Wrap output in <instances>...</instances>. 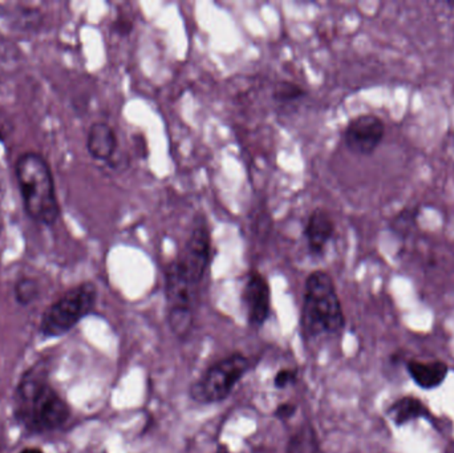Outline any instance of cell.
Returning <instances> with one entry per match:
<instances>
[{
	"label": "cell",
	"instance_id": "1",
	"mask_svg": "<svg viewBox=\"0 0 454 453\" xmlns=\"http://www.w3.org/2000/svg\"><path fill=\"white\" fill-rule=\"evenodd\" d=\"M13 414L29 433H47L68 422L71 409L42 371L29 370L16 387Z\"/></svg>",
	"mask_w": 454,
	"mask_h": 453
},
{
	"label": "cell",
	"instance_id": "2",
	"mask_svg": "<svg viewBox=\"0 0 454 453\" xmlns=\"http://www.w3.org/2000/svg\"><path fill=\"white\" fill-rule=\"evenodd\" d=\"M15 176L27 215L40 225H55L61 210L47 160L36 152H24L16 161Z\"/></svg>",
	"mask_w": 454,
	"mask_h": 453
},
{
	"label": "cell",
	"instance_id": "3",
	"mask_svg": "<svg viewBox=\"0 0 454 453\" xmlns=\"http://www.w3.org/2000/svg\"><path fill=\"white\" fill-rule=\"evenodd\" d=\"M346 327L343 306L330 274L315 270L304 282L301 329L304 338L314 340L338 335Z\"/></svg>",
	"mask_w": 454,
	"mask_h": 453
},
{
	"label": "cell",
	"instance_id": "4",
	"mask_svg": "<svg viewBox=\"0 0 454 453\" xmlns=\"http://www.w3.org/2000/svg\"><path fill=\"white\" fill-rule=\"evenodd\" d=\"M212 263V230L204 215L194 217L185 244L165 270L175 274L192 289H199Z\"/></svg>",
	"mask_w": 454,
	"mask_h": 453
},
{
	"label": "cell",
	"instance_id": "5",
	"mask_svg": "<svg viewBox=\"0 0 454 453\" xmlns=\"http://www.w3.org/2000/svg\"><path fill=\"white\" fill-rule=\"evenodd\" d=\"M96 302L98 287L92 282H82L67 290L43 314L40 332L47 338L63 337L92 313Z\"/></svg>",
	"mask_w": 454,
	"mask_h": 453
},
{
	"label": "cell",
	"instance_id": "6",
	"mask_svg": "<svg viewBox=\"0 0 454 453\" xmlns=\"http://www.w3.org/2000/svg\"><path fill=\"white\" fill-rule=\"evenodd\" d=\"M248 370V361L243 354H232L213 364L204 377L192 387V398L204 404L225 401Z\"/></svg>",
	"mask_w": 454,
	"mask_h": 453
},
{
	"label": "cell",
	"instance_id": "7",
	"mask_svg": "<svg viewBox=\"0 0 454 453\" xmlns=\"http://www.w3.org/2000/svg\"><path fill=\"white\" fill-rule=\"evenodd\" d=\"M386 125L376 114H360L344 128L343 141L346 148L357 156H371L383 143Z\"/></svg>",
	"mask_w": 454,
	"mask_h": 453
},
{
	"label": "cell",
	"instance_id": "8",
	"mask_svg": "<svg viewBox=\"0 0 454 453\" xmlns=\"http://www.w3.org/2000/svg\"><path fill=\"white\" fill-rule=\"evenodd\" d=\"M242 302L248 322L261 327L271 311V290L269 282L259 271H250L242 290Z\"/></svg>",
	"mask_w": 454,
	"mask_h": 453
},
{
	"label": "cell",
	"instance_id": "9",
	"mask_svg": "<svg viewBox=\"0 0 454 453\" xmlns=\"http://www.w3.org/2000/svg\"><path fill=\"white\" fill-rule=\"evenodd\" d=\"M336 233L335 221L330 212L317 207L309 213L304 226L307 250L312 258H323Z\"/></svg>",
	"mask_w": 454,
	"mask_h": 453
},
{
	"label": "cell",
	"instance_id": "10",
	"mask_svg": "<svg viewBox=\"0 0 454 453\" xmlns=\"http://www.w3.org/2000/svg\"><path fill=\"white\" fill-rule=\"evenodd\" d=\"M85 146L96 161L111 162L119 148L116 130L106 122H93L88 130Z\"/></svg>",
	"mask_w": 454,
	"mask_h": 453
},
{
	"label": "cell",
	"instance_id": "11",
	"mask_svg": "<svg viewBox=\"0 0 454 453\" xmlns=\"http://www.w3.org/2000/svg\"><path fill=\"white\" fill-rule=\"evenodd\" d=\"M407 371L419 387L429 391L442 386L450 374V367L442 361L423 362L411 359L407 362Z\"/></svg>",
	"mask_w": 454,
	"mask_h": 453
},
{
	"label": "cell",
	"instance_id": "12",
	"mask_svg": "<svg viewBox=\"0 0 454 453\" xmlns=\"http://www.w3.org/2000/svg\"><path fill=\"white\" fill-rule=\"evenodd\" d=\"M387 415L397 427H403V426L410 425L411 422L419 419H429L434 422V418L428 407L420 399L413 398V396L397 399L387 410Z\"/></svg>",
	"mask_w": 454,
	"mask_h": 453
},
{
	"label": "cell",
	"instance_id": "13",
	"mask_svg": "<svg viewBox=\"0 0 454 453\" xmlns=\"http://www.w3.org/2000/svg\"><path fill=\"white\" fill-rule=\"evenodd\" d=\"M286 453H323L317 431L309 423L301 426L291 436Z\"/></svg>",
	"mask_w": 454,
	"mask_h": 453
},
{
	"label": "cell",
	"instance_id": "14",
	"mask_svg": "<svg viewBox=\"0 0 454 453\" xmlns=\"http://www.w3.org/2000/svg\"><path fill=\"white\" fill-rule=\"evenodd\" d=\"M307 92L298 82L282 80L272 90V98L280 106L296 105L306 98Z\"/></svg>",
	"mask_w": 454,
	"mask_h": 453
},
{
	"label": "cell",
	"instance_id": "15",
	"mask_svg": "<svg viewBox=\"0 0 454 453\" xmlns=\"http://www.w3.org/2000/svg\"><path fill=\"white\" fill-rule=\"evenodd\" d=\"M13 295H15L16 302L21 306H29L39 298L40 285L36 279L23 277L18 279L13 287Z\"/></svg>",
	"mask_w": 454,
	"mask_h": 453
},
{
	"label": "cell",
	"instance_id": "16",
	"mask_svg": "<svg viewBox=\"0 0 454 453\" xmlns=\"http://www.w3.org/2000/svg\"><path fill=\"white\" fill-rule=\"evenodd\" d=\"M419 210L418 209H407L404 212L400 213L397 217L394 218L391 223V228L394 229L396 233L407 234L412 230L416 226V221H418Z\"/></svg>",
	"mask_w": 454,
	"mask_h": 453
},
{
	"label": "cell",
	"instance_id": "17",
	"mask_svg": "<svg viewBox=\"0 0 454 453\" xmlns=\"http://www.w3.org/2000/svg\"><path fill=\"white\" fill-rule=\"evenodd\" d=\"M296 382V371L295 370H280L277 372L274 378V386L279 390L283 388L290 387L294 383Z\"/></svg>",
	"mask_w": 454,
	"mask_h": 453
},
{
	"label": "cell",
	"instance_id": "18",
	"mask_svg": "<svg viewBox=\"0 0 454 453\" xmlns=\"http://www.w3.org/2000/svg\"><path fill=\"white\" fill-rule=\"evenodd\" d=\"M114 31L121 36H128L133 31V20L129 18L120 16L114 24Z\"/></svg>",
	"mask_w": 454,
	"mask_h": 453
},
{
	"label": "cell",
	"instance_id": "19",
	"mask_svg": "<svg viewBox=\"0 0 454 453\" xmlns=\"http://www.w3.org/2000/svg\"><path fill=\"white\" fill-rule=\"evenodd\" d=\"M296 410H298V407H296L295 404H280V406L278 407L277 411H275V417L280 420H288L296 414Z\"/></svg>",
	"mask_w": 454,
	"mask_h": 453
},
{
	"label": "cell",
	"instance_id": "20",
	"mask_svg": "<svg viewBox=\"0 0 454 453\" xmlns=\"http://www.w3.org/2000/svg\"><path fill=\"white\" fill-rule=\"evenodd\" d=\"M20 453H44L42 451V449H23Z\"/></svg>",
	"mask_w": 454,
	"mask_h": 453
},
{
	"label": "cell",
	"instance_id": "21",
	"mask_svg": "<svg viewBox=\"0 0 454 453\" xmlns=\"http://www.w3.org/2000/svg\"><path fill=\"white\" fill-rule=\"evenodd\" d=\"M447 453H454V441L448 446Z\"/></svg>",
	"mask_w": 454,
	"mask_h": 453
},
{
	"label": "cell",
	"instance_id": "22",
	"mask_svg": "<svg viewBox=\"0 0 454 453\" xmlns=\"http://www.w3.org/2000/svg\"><path fill=\"white\" fill-rule=\"evenodd\" d=\"M3 141H4V132L0 129V143H3Z\"/></svg>",
	"mask_w": 454,
	"mask_h": 453
}]
</instances>
